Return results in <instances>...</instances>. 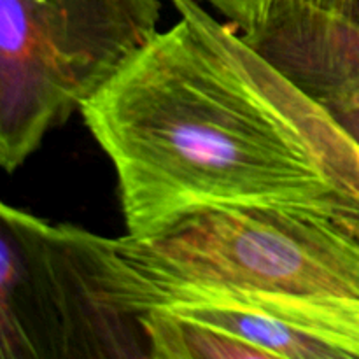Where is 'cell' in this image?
<instances>
[{"mask_svg": "<svg viewBox=\"0 0 359 359\" xmlns=\"http://www.w3.org/2000/svg\"><path fill=\"white\" fill-rule=\"evenodd\" d=\"M160 30L81 107L128 237L217 209H276L359 237V144L233 23L172 0Z\"/></svg>", "mask_w": 359, "mask_h": 359, "instance_id": "obj_1", "label": "cell"}, {"mask_svg": "<svg viewBox=\"0 0 359 359\" xmlns=\"http://www.w3.org/2000/svg\"><path fill=\"white\" fill-rule=\"evenodd\" d=\"M160 0H0V165L16 172L158 34Z\"/></svg>", "mask_w": 359, "mask_h": 359, "instance_id": "obj_2", "label": "cell"}, {"mask_svg": "<svg viewBox=\"0 0 359 359\" xmlns=\"http://www.w3.org/2000/svg\"><path fill=\"white\" fill-rule=\"evenodd\" d=\"M104 251L112 270L140 283H217L359 300V237L286 210H205L154 237H104Z\"/></svg>", "mask_w": 359, "mask_h": 359, "instance_id": "obj_3", "label": "cell"}, {"mask_svg": "<svg viewBox=\"0 0 359 359\" xmlns=\"http://www.w3.org/2000/svg\"><path fill=\"white\" fill-rule=\"evenodd\" d=\"M0 358H149L139 318L109 300L98 235L0 207Z\"/></svg>", "mask_w": 359, "mask_h": 359, "instance_id": "obj_4", "label": "cell"}, {"mask_svg": "<svg viewBox=\"0 0 359 359\" xmlns=\"http://www.w3.org/2000/svg\"><path fill=\"white\" fill-rule=\"evenodd\" d=\"M102 280L112 304L139 318L163 307L219 326L269 358L359 359V300L333 294L251 290L217 283H140L109 265L100 238Z\"/></svg>", "mask_w": 359, "mask_h": 359, "instance_id": "obj_5", "label": "cell"}, {"mask_svg": "<svg viewBox=\"0 0 359 359\" xmlns=\"http://www.w3.org/2000/svg\"><path fill=\"white\" fill-rule=\"evenodd\" d=\"M323 105L359 100V25L305 0H276L249 39Z\"/></svg>", "mask_w": 359, "mask_h": 359, "instance_id": "obj_6", "label": "cell"}, {"mask_svg": "<svg viewBox=\"0 0 359 359\" xmlns=\"http://www.w3.org/2000/svg\"><path fill=\"white\" fill-rule=\"evenodd\" d=\"M153 359H266V353L219 326L153 307L139 314Z\"/></svg>", "mask_w": 359, "mask_h": 359, "instance_id": "obj_7", "label": "cell"}, {"mask_svg": "<svg viewBox=\"0 0 359 359\" xmlns=\"http://www.w3.org/2000/svg\"><path fill=\"white\" fill-rule=\"evenodd\" d=\"M242 32L245 39H252L269 18L276 0H207Z\"/></svg>", "mask_w": 359, "mask_h": 359, "instance_id": "obj_8", "label": "cell"}, {"mask_svg": "<svg viewBox=\"0 0 359 359\" xmlns=\"http://www.w3.org/2000/svg\"><path fill=\"white\" fill-rule=\"evenodd\" d=\"M332 111L337 121L347 130L351 137L359 144V100L354 102H339V104L325 105Z\"/></svg>", "mask_w": 359, "mask_h": 359, "instance_id": "obj_9", "label": "cell"}, {"mask_svg": "<svg viewBox=\"0 0 359 359\" xmlns=\"http://www.w3.org/2000/svg\"><path fill=\"white\" fill-rule=\"evenodd\" d=\"M305 2L312 4V6L316 7H321V9L325 11H330V13L344 14L347 0H305Z\"/></svg>", "mask_w": 359, "mask_h": 359, "instance_id": "obj_10", "label": "cell"}, {"mask_svg": "<svg viewBox=\"0 0 359 359\" xmlns=\"http://www.w3.org/2000/svg\"><path fill=\"white\" fill-rule=\"evenodd\" d=\"M344 16L351 20L353 23L359 25V0H347L346 9H344Z\"/></svg>", "mask_w": 359, "mask_h": 359, "instance_id": "obj_11", "label": "cell"}]
</instances>
